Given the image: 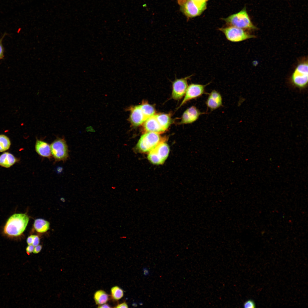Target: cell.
<instances>
[{
	"label": "cell",
	"instance_id": "obj_1",
	"mask_svg": "<svg viewBox=\"0 0 308 308\" xmlns=\"http://www.w3.org/2000/svg\"><path fill=\"white\" fill-rule=\"evenodd\" d=\"M29 220V216L25 214H14L6 222L4 228V232L9 236H19L25 230Z\"/></svg>",
	"mask_w": 308,
	"mask_h": 308
},
{
	"label": "cell",
	"instance_id": "obj_2",
	"mask_svg": "<svg viewBox=\"0 0 308 308\" xmlns=\"http://www.w3.org/2000/svg\"><path fill=\"white\" fill-rule=\"evenodd\" d=\"M223 20L228 26L244 30H253L257 28L252 22L245 8L236 13L223 19Z\"/></svg>",
	"mask_w": 308,
	"mask_h": 308
},
{
	"label": "cell",
	"instance_id": "obj_3",
	"mask_svg": "<svg viewBox=\"0 0 308 308\" xmlns=\"http://www.w3.org/2000/svg\"><path fill=\"white\" fill-rule=\"evenodd\" d=\"M162 141L159 133L146 132L142 135L139 139L137 145V148L141 152H149Z\"/></svg>",
	"mask_w": 308,
	"mask_h": 308
},
{
	"label": "cell",
	"instance_id": "obj_4",
	"mask_svg": "<svg viewBox=\"0 0 308 308\" xmlns=\"http://www.w3.org/2000/svg\"><path fill=\"white\" fill-rule=\"evenodd\" d=\"M169 152L168 145L162 141L149 152L147 158L153 164H161L167 159Z\"/></svg>",
	"mask_w": 308,
	"mask_h": 308
},
{
	"label": "cell",
	"instance_id": "obj_5",
	"mask_svg": "<svg viewBox=\"0 0 308 308\" xmlns=\"http://www.w3.org/2000/svg\"><path fill=\"white\" fill-rule=\"evenodd\" d=\"M219 30L224 34L228 40L233 42H240L255 37L244 29L233 26L220 28Z\"/></svg>",
	"mask_w": 308,
	"mask_h": 308
},
{
	"label": "cell",
	"instance_id": "obj_6",
	"mask_svg": "<svg viewBox=\"0 0 308 308\" xmlns=\"http://www.w3.org/2000/svg\"><path fill=\"white\" fill-rule=\"evenodd\" d=\"M292 84L299 88L306 87L308 81V65L307 62H304L297 65L291 77Z\"/></svg>",
	"mask_w": 308,
	"mask_h": 308
},
{
	"label": "cell",
	"instance_id": "obj_7",
	"mask_svg": "<svg viewBox=\"0 0 308 308\" xmlns=\"http://www.w3.org/2000/svg\"><path fill=\"white\" fill-rule=\"evenodd\" d=\"M51 154L56 161H65L68 157V150L64 138H57L51 144Z\"/></svg>",
	"mask_w": 308,
	"mask_h": 308
},
{
	"label": "cell",
	"instance_id": "obj_8",
	"mask_svg": "<svg viewBox=\"0 0 308 308\" xmlns=\"http://www.w3.org/2000/svg\"><path fill=\"white\" fill-rule=\"evenodd\" d=\"M206 4H200L193 0H187L182 7V11L188 17H193L200 15L206 8Z\"/></svg>",
	"mask_w": 308,
	"mask_h": 308
},
{
	"label": "cell",
	"instance_id": "obj_9",
	"mask_svg": "<svg viewBox=\"0 0 308 308\" xmlns=\"http://www.w3.org/2000/svg\"><path fill=\"white\" fill-rule=\"evenodd\" d=\"M210 83L205 85L192 83L188 86L185 97L179 108L188 101L198 98L206 93L205 88Z\"/></svg>",
	"mask_w": 308,
	"mask_h": 308
},
{
	"label": "cell",
	"instance_id": "obj_10",
	"mask_svg": "<svg viewBox=\"0 0 308 308\" xmlns=\"http://www.w3.org/2000/svg\"><path fill=\"white\" fill-rule=\"evenodd\" d=\"M192 76L176 79L172 82V96L173 99L179 100L185 95L188 86L187 81Z\"/></svg>",
	"mask_w": 308,
	"mask_h": 308
},
{
	"label": "cell",
	"instance_id": "obj_11",
	"mask_svg": "<svg viewBox=\"0 0 308 308\" xmlns=\"http://www.w3.org/2000/svg\"><path fill=\"white\" fill-rule=\"evenodd\" d=\"M205 112H200L194 106H192L188 108L183 113L181 123L189 124L197 120L201 115L205 114Z\"/></svg>",
	"mask_w": 308,
	"mask_h": 308
},
{
	"label": "cell",
	"instance_id": "obj_12",
	"mask_svg": "<svg viewBox=\"0 0 308 308\" xmlns=\"http://www.w3.org/2000/svg\"><path fill=\"white\" fill-rule=\"evenodd\" d=\"M205 104L207 107L211 111L220 107L222 105V98L221 94L218 91L213 90L209 94Z\"/></svg>",
	"mask_w": 308,
	"mask_h": 308
},
{
	"label": "cell",
	"instance_id": "obj_13",
	"mask_svg": "<svg viewBox=\"0 0 308 308\" xmlns=\"http://www.w3.org/2000/svg\"><path fill=\"white\" fill-rule=\"evenodd\" d=\"M130 117L131 122L134 126H138L143 123L147 119L143 113L140 105L132 107Z\"/></svg>",
	"mask_w": 308,
	"mask_h": 308
},
{
	"label": "cell",
	"instance_id": "obj_14",
	"mask_svg": "<svg viewBox=\"0 0 308 308\" xmlns=\"http://www.w3.org/2000/svg\"><path fill=\"white\" fill-rule=\"evenodd\" d=\"M143 123V128L146 132H153L159 134L165 131L160 125L155 114L147 119Z\"/></svg>",
	"mask_w": 308,
	"mask_h": 308
},
{
	"label": "cell",
	"instance_id": "obj_15",
	"mask_svg": "<svg viewBox=\"0 0 308 308\" xmlns=\"http://www.w3.org/2000/svg\"><path fill=\"white\" fill-rule=\"evenodd\" d=\"M37 153L41 157L50 158L52 154L50 146L46 142L37 139L35 145Z\"/></svg>",
	"mask_w": 308,
	"mask_h": 308
},
{
	"label": "cell",
	"instance_id": "obj_16",
	"mask_svg": "<svg viewBox=\"0 0 308 308\" xmlns=\"http://www.w3.org/2000/svg\"><path fill=\"white\" fill-rule=\"evenodd\" d=\"M17 158L8 152L3 153L0 156V166L8 168L14 164L17 161Z\"/></svg>",
	"mask_w": 308,
	"mask_h": 308
},
{
	"label": "cell",
	"instance_id": "obj_17",
	"mask_svg": "<svg viewBox=\"0 0 308 308\" xmlns=\"http://www.w3.org/2000/svg\"><path fill=\"white\" fill-rule=\"evenodd\" d=\"M33 226L35 230L37 232L44 233L49 229L50 223L44 219L38 218L35 220Z\"/></svg>",
	"mask_w": 308,
	"mask_h": 308
},
{
	"label": "cell",
	"instance_id": "obj_18",
	"mask_svg": "<svg viewBox=\"0 0 308 308\" xmlns=\"http://www.w3.org/2000/svg\"><path fill=\"white\" fill-rule=\"evenodd\" d=\"M94 298L96 304L98 305L106 303L109 300V295L102 290L96 291L94 294Z\"/></svg>",
	"mask_w": 308,
	"mask_h": 308
},
{
	"label": "cell",
	"instance_id": "obj_19",
	"mask_svg": "<svg viewBox=\"0 0 308 308\" xmlns=\"http://www.w3.org/2000/svg\"><path fill=\"white\" fill-rule=\"evenodd\" d=\"M155 115L160 125L165 131L171 123V120L170 116L167 114H159Z\"/></svg>",
	"mask_w": 308,
	"mask_h": 308
},
{
	"label": "cell",
	"instance_id": "obj_20",
	"mask_svg": "<svg viewBox=\"0 0 308 308\" xmlns=\"http://www.w3.org/2000/svg\"><path fill=\"white\" fill-rule=\"evenodd\" d=\"M140 106L143 113L147 119L155 114V111L154 107L147 103L144 102Z\"/></svg>",
	"mask_w": 308,
	"mask_h": 308
},
{
	"label": "cell",
	"instance_id": "obj_21",
	"mask_svg": "<svg viewBox=\"0 0 308 308\" xmlns=\"http://www.w3.org/2000/svg\"><path fill=\"white\" fill-rule=\"evenodd\" d=\"M11 145V141L8 137L4 135H0V152L9 149Z\"/></svg>",
	"mask_w": 308,
	"mask_h": 308
},
{
	"label": "cell",
	"instance_id": "obj_22",
	"mask_svg": "<svg viewBox=\"0 0 308 308\" xmlns=\"http://www.w3.org/2000/svg\"><path fill=\"white\" fill-rule=\"evenodd\" d=\"M111 295L113 299L117 301L121 299L123 296V290L118 286H114L111 289Z\"/></svg>",
	"mask_w": 308,
	"mask_h": 308
},
{
	"label": "cell",
	"instance_id": "obj_23",
	"mask_svg": "<svg viewBox=\"0 0 308 308\" xmlns=\"http://www.w3.org/2000/svg\"><path fill=\"white\" fill-rule=\"evenodd\" d=\"M7 34L5 33L2 37L0 38V60L3 59L4 57L5 49L3 45L2 42L3 38Z\"/></svg>",
	"mask_w": 308,
	"mask_h": 308
},
{
	"label": "cell",
	"instance_id": "obj_24",
	"mask_svg": "<svg viewBox=\"0 0 308 308\" xmlns=\"http://www.w3.org/2000/svg\"><path fill=\"white\" fill-rule=\"evenodd\" d=\"M244 307L246 308H254L256 307L255 303L254 301L249 299L245 302L243 305Z\"/></svg>",
	"mask_w": 308,
	"mask_h": 308
},
{
	"label": "cell",
	"instance_id": "obj_25",
	"mask_svg": "<svg viewBox=\"0 0 308 308\" xmlns=\"http://www.w3.org/2000/svg\"><path fill=\"white\" fill-rule=\"evenodd\" d=\"M40 238L38 236L34 235L32 244L34 247L39 245L40 243Z\"/></svg>",
	"mask_w": 308,
	"mask_h": 308
},
{
	"label": "cell",
	"instance_id": "obj_26",
	"mask_svg": "<svg viewBox=\"0 0 308 308\" xmlns=\"http://www.w3.org/2000/svg\"><path fill=\"white\" fill-rule=\"evenodd\" d=\"M34 246L32 245H28L26 248V251L28 254H30L33 252Z\"/></svg>",
	"mask_w": 308,
	"mask_h": 308
},
{
	"label": "cell",
	"instance_id": "obj_27",
	"mask_svg": "<svg viewBox=\"0 0 308 308\" xmlns=\"http://www.w3.org/2000/svg\"><path fill=\"white\" fill-rule=\"evenodd\" d=\"M42 247V246L39 244L35 246L33 253L35 254H37L39 253L41 250Z\"/></svg>",
	"mask_w": 308,
	"mask_h": 308
},
{
	"label": "cell",
	"instance_id": "obj_28",
	"mask_svg": "<svg viewBox=\"0 0 308 308\" xmlns=\"http://www.w3.org/2000/svg\"><path fill=\"white\" fill-rule=\"evenodd\" d=\"M34 235H31L27 238V242L28 245L32 244L33 241Z\"/></svg>",
	"mask_w": 308,
	"mask_h": 308
},
{
	"label": "cell",
	"instance_id": "obj_29",
	"mask_svg": "<svg viewBox=\"0 0 308 308\" xmlns=\"http://www.w3.org/2000/svg\"><path fill=\"white\" fill-rule=\"evenodd\" d=\"M115 308H128V305L127 303L125 302H123V303H120V304H118L116 306L114 307Z\"/></svg>",
	"mask_w": 308,
	"mask_h": 308
},
{
	"label": "cell",
	"instance_id": "obj_30",
	"mask_svg": "<svg viewBox=\"0 0 308 308\" xmlns=\"http://www.w3.org/2000/svg\"><path fill=\"white\" fill-rule=\"evenodd\" d=\"M143 274L144 276H147L150 274L149 270L147 267H144L143 269Z\"/></svg>",
	"mask_w": 308,
	"mask_h": 308
},
{
	"label": "cell",
	"instance_id": "obj_31",
	"mask_svg": "<svg viewBox=\"0 0 308 308\" xmlns=\"http://www.w3.org/2000/svg\"><path fill=\"white\" fill-rule=\"evenodd\" d=\"M196 3L200 4H206V1L208 0H193Z\"/></svg>",
	"mask_w": 308,
	"mask_h": 308
},
{
	"label": "cell",
	"instance_id": "obj_32",
	"mask_svg": "<svg viewBox=\"0 0 308 308\" xmlns=\"http://www.w3.org/2000/svg\"><path fill=\"white\" fill-rule=\"evenodd\" d=\"M98 307V308H111V307L108 304L106 303L101 305H99Z\"/></svg>",
	"mask_w": 308,
	"mask_h": 308
}]
</instances>
